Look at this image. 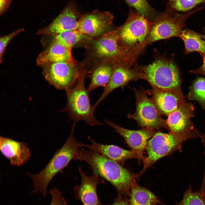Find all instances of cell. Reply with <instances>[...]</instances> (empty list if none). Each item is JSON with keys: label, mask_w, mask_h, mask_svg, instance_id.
I'll use <instances>...</instances> for the list:
<instances>
[{"label": "cell", "mask_w": 205, "mask_h": 205, "mask_svg": "<svg viewBox=\"0 0 205 205\" xmlns=\"http://www.w3.org/2000/svg\"><path fill=\"white\" fill-rule=\"evenodd\" d=\"M74 159L87 163L93 173L114 186L118 196L129 197L136 176L118 163L93 150L82 147L79 149Z\"/></svg>", "instance_id": "1"}, {"label": "cell", "mask_w": 205, "mask_h": 205, "mask_svg": "<svg viewBox=\"0 0 205 205\" xmlns=\"http://www.w3.org/2000/svg\"><path fill=\"white\" fill-rule=\"evenodd\" d=\"M152 22L129 7L125 22L118 28V42L133 64L146 47Z\"/></svg>", "instance_id": "2"}, {"label": "cell", "mask_w": 205, "mask_h": 205, "mask_svg": "<svg viewBox=\"0 0 205 205\" xmlns=\"http://www.w3.org/2000/svg\"><path fill=\"white\" fill-rule=\"evenodd\" d=\"M75 125L73 124L70 133L63 146L55 153L50 161L40 172L28 174L32 179L34 189L32 193L40 192L44 196L47 192V188L53 177L74 159L80 147L74 136Z\"/></svg>", "instance_id": "3"}, {"label": "cell", "mask_w": 205, "mask_h": 205, "mask_svg": "<svg viewBox=\"0 0 205 205\" xmlns=\"http://www.w3.org/2000/svg\"><path fill=\"white\" fill-rule=\"evenodd\" d=\"M200 136L196 129L181 133H155L147 142L145 149L147 155L143 161L144 167L136 176L139 178L158 160L173 151L180 150L182 144L187 140Z\"/></svg>", "instance_id": "4"}, {"label": "cell", "mask_w": 205, "mask_h": 205, "mask_svg": "<svg viewBox=\"0 0 205 205\" xmlns=\"http://www.w3.org/2000/svg\"><path fill=\"white\" fill-rule=\"evenodd\" d=\"M135 68L152 87L182 92L178 69L171 60L159 57L150 64L137 66Z\"/></svg>", "instance_id": "5"}, {"label": "cell", "mask_w": 205, "mask_h": 205, "mask_svg": "<svg viewBox=\"0 0 205 205\" xmlns=\"http://www.w3.org/2000/svg\"><path fill=\"white\" fill-rule=\"evenodd\" d=\"M84 81L85 75L80 74L75 86L65 90L67 101L63 110L68 112L73 124L83 120L92 126L102 125L95 117V109L90 103L89 93L85 88Z\"/></svg>", "instance_id": "6"}, {"label": "cell", "mask_w": 205, "mask_h": 205, "mask_svg": "<svg viewBox=\"0 0 205 205\" xmlns=\"http://www.w3.org/2000/svg\"><path fill=\"white\" fill-rule=\"evenodd\" d=\"M201 9L198 8L186 13L180 14L167 6L165 10L161 12L152 22L145 42L146 47L159 40L179 37L185 26L187 19Z\"/></svg>", "instance_id": "7"}, {"label": "cell", "mask_w": 205, "mask_h": 205, "mask_svg": "<svg viewBox=\"0 0 205 205\" xmlns=\"http://www.w3.org/2000/svg\"><path fill=\"white\" fill-rule=\"evenodd\" d=\"M133 91L136 99V110L128 117L144 128L153 130L167 127L166 121L162 118L151 99L148 97L144 90L134 89Z\"/></svg>", "instance_id": "8"}, {"label": "cell", "mask_w": 205, "mask_h": 205, "mask_svg": "<svg viewBox=\"0 0 205 205\" xmlns=\"http://www.w3.org/2000/svg\"><path fill=\"white\" fill-rule=\"evenodd\" d=\"M93 52L96 58L111 61L116 66L124 65L130 67L132 64L118 42L117 29L106 33L96 40Z\"/></svg>", "instance_id": "9"}, {"label": "cell", "mask_w": 205, "mask_h": 205, "mask_svg": "<svg viewBox=\"0 0 205 205\" xmlns=\"http://www.w3.org/2000/svg\"><path fill=\"white\" fill-rule=\"evenodd\" d=\"M43 75L47 81L58 89L72 88L77 84L80 75L72 65L58 62L44 66Z\"/></svg>", "instance_id": "10"}, {"label": "cell", "mask_w": 205, "mask_h": 205, "mask_svg": "<svg viewBox=\"0 0 205 205\" xmlns=\"http://www.w3.org/2000/svg\"><path fill=\"white\" fill-rule=\"evenodd\" d=\"M113 18L110 12L95 10L81 17L77 30L88 36H99L106 33L112 27Z\"/></svg>", "instance_id": "11"}, {"label": "cell", "mask_w": 205, "mask_h": 205, "mask_svg": "<svg viewBox=\"0 0 205 205\" xmlns=\"http://www.w3.org/2000/svg\"><path fill=\"white\" fill-rule=\"evenodd\" d=\"M73 2L67 5L62 12L47 27L40 30L38 34L54 36L79 28L80 13Z\"/></svg>", "instance_id": "12"}, {"label": "cell", "mask_w": 205, "mask_h": 205, "mask_svg": "<svg viewBox=\"0 0 205 205\" xmlns=\"http://www.w3.org/2000/svg\"><path fill=\"white\" fill-rule=\"evenodd\" d=\"M79 171L81 182L74 187L75 198L83 205H104L99 199L97 188L98 184L104 182V180L94 173L91 176L87 175L80 167Z\"/></svg>", "instance_id": "13"}, {"label": "cell", "mask_w": 205, "mask_h": 205, "mask_svg": "<svg viewBox=\"0 0 205 205\" xmlns=\"http://www.w3.org/2000/svg\"><path fill=\"white\" fill-rule=\"evenodd\" d=\"M194 114V107L191 103L185 101L182 102L168 116L166 122L170 132L178 134L194 129L191 118Z\"/></svg>", "instance_id": "14"}, {"label": "cell", "mask_w": 205, "mask_h": 205, "mask_svg": "<svg viewBox=\"0 0 205 205\" xmlns=\"http://www.w3.org/2000/svg\"><path fill=\"white\" fill-rule=\"evenodd\" d=\"M88 139L90 142V144H80V146L87 148L119 163L129 159L136 158L143 161L145 159V157L142 153L132 150H125L114 145L99 144L90 137H88Z\"/></svg>", "instance_id": "15"}, {"label": "cell", "mask_w": 205, "mask_h": 205, "mask_svg": "<svg viewBox=\"0 0 205 205\" xmlns=\"http://www.w3.org/2000/svg\"><path fill=\"white\" fill-rule=\"evenodd\" d=\"M151 99L160 114L168 116L185 101L182 92L152 87Z\"/></svg>", "instance_id": "16"}, {"label": "cell", "mask_w": 205, "mask_h": 205, "mask_svg": "<svg viewBox=\"0 0 205 205\" xmlns=\"http://www.w3.org/2000/svg\"><path fill=\"white\" fill-rule=\"evenodd\" d=\"M143 79L141 74L135 68L132 69L124 65L115 66L110 80L100 97L93 105L95 109L99 104L111 92L122 87L132 80Z\"/></svg>", "instance_id": "17"}, {"label": "cell", "mask_w": 205, "mask_h": 205, "mask_svg": "<svg viewBox=\"0 0 205 205\" xmlns=\"http://www.w3.org/2000/svg\"><path fill=\"white\" fill-rule=\"evenodd\" d=\"M0 149L13 166H19L25 164L31 156L27 144L3 136L0 137Z\"/></svg>", "instance_id": "18"}, {"label": "cell", "mask_w": 205, "mask_h": 205, "mask_svg": "<svg viewBox=\"0 0 205 205\" xmlns=\"http://www.w3.org/2000/svg\"><path fill=\"white\" fill-rule=\"evenodd\" d=\"M104 121L124 138L132 150L141 153L145 149L148 140L155 133L153 129L144 128L132 130L121 127L106 119H104Z\"/></svg>", "instance_id": "19"}, {"label": "cell", "mask_w": 205, "mask_h": 205, "mask_svg": "<svg viewBox=\"0 0 205 205\" xmlns=\"http://www.w3.org/2000/svg\"><path fill=\"white\" fill-rule=\"evenodd\" d=\"M71 49L53 40L48 48L39 55L37 58V64L43 67L58 62H66L72 65L73 60Z\"/></svg>", "instance_id": "20"}, {"label": "cell", "mask_w": 205, "mask_h": 205, "mask_svg": "<svg viewBox=\"0 0 205 205\" xmlns=\"http://www.w3.org/2000/svg\"><path fill=\"white\" fill-rule=\"evenodd\" d=\"M129 199L130 205H158L163 204L154 194L148 189L133 183Z\"/></svg>", "instance_id": "21"}, {"label": "cell", "mask_w": 205, "mask_h": 205, "mask_svg": "<svg viewBox=\"0 0 205 205\" xmlns=\"http://www.w3.org/2000/svg\"><path fill=\"white\" fill-rule=\"evenodd\" d=\"M115 66L112 64H104L95 69L91 75L90 83L87 89L88 92L89 93L99 87H105L110 80Z\"/></svg>", "instance_id": "22"}, {"label": "cell", "mask_w": 205, "mask_h": 205, "mask_svg": "<svg viewBox=\"0 0 205 205\" xmlns=\"http://www.w3.org/2000/svg\"><path fill=\"white\" fill-rule=\"evenodd\" d=\"M179 37L184 42L186 54L197 51L202 57L205 56V40L201 38L198 33L186 29L182 31Z\"/></svg>", "instance_id": "23"}, {"label": "cell", "mask_w": 205, "mask_h": 205, "mask_svg": "<svg viewBox=\"0 0 205 205\" xmlns=\"http://www.w3.org/2000/svg\"><path fill=\"white\" fill-rule=\"evenodd\" d=\"M187 97L190 100L197 101L205 109V78L200 77L194 81L189 88Z\"/></svg>", "instance_id": "24"}, {"label": "cell", "mask_w": 205, "mask_h": 205, "mask_svg": "<svg viewBox=\"0 0 205 205\" xmlns=\"http://www.w3.org/2000/svg\"><path fill=\"white\" fill-rule=\"evenodd\" d=\"M129 5L152 22L161 12L153 8L147 0H124Z\"/></svg>", "instance_id": "25"}, {"label": "cell", "mask_w": 205, "mask_h": 205, "mask_svg": "<svg viewBox=\"0 0 205 205\" xmlns=\"http://www.w3.org/2000/svg\"><path fill=\"white\" fill-rule=\"evenodd\" d=\"M55 36L53 40L58 42L68 48H72L74 46L88 36L76 30L63 32Z\"/></svg>", "instance_id": "26"}, {"label": "cell", "mask_w": 205, "mask_h": 205, "mask_svg": "<svg viewBox=\"0 0 205 205\" xmlns=\"http://www.w3.org/2000/svg\"><path fill=\"white\" fill-rule=\"evenodd\" d=\"M176 205H205V196L202 197L200 192H193L191 185L184 193L182 200Z\"/></svg>", "instance_id": "27"}, {"label": "cell", "mask_w": 205, "mask_h": 205, "mask_svg": "<svg viewBox=\"0 0 205 205\" xmlns=\"http://www.w3.org/2000/svg\"><path fill=\"white\" fill-rule=\"evenodd\" d=\"M203 3L205 0H169L167 6L176 11L184 12Z\"/></svg>", "instance_id": "28"}, {"label": "cell", "mask_w": 205, "mask_h": 205, "mask_svg": "<svg viewBox=\"0 0 205 205\" xmlns=\"http://www.w3.org/2000/svg\"><path fill=\"white\" fill-rule=\"evenodd\" d=\"M23 28L16 30L0 38V60L1 63L5 49L9 42L15 36L22 32Z\"/></svg>", "instance_id": "29"}, {"label": "cell", "mask_w": 205, "mask_h": 205, "mask_svg": "<svg viewBox=\"0 0 205 205\" xmlns=\"http://www.w3.org/2000/svg\"><path fill=\"white\" fill-rule=\"evenodd\" d=\"M50 193L52 198L50 205H67V202L61 192L56 188L51 189Z\"/></svg>", "instance_id": "30"}, {"label": "cell", "mask_w": 205, "mask_h": 205, "mask_svg": "<svg viewBox=\"0 0 205 205\" xmlns=\"http://www.w3.org/2000/svg\"><path fill=\"white\" fill-rule=\"evenodd\" d=\"M109 205H130L129 199L126 197L118 196L114 202Z\"/></svg>", "instance_id": "31"}, {"label": "cell", "mask_w": 205, "mask_h": 205, "mask_svg": "<svg viewBox=\"0 0 205 205\" xmlns=\"http://www.w3.org/2000/svg\"><path fill=\"white\" fill-rule=\"evenodd\" d=\"M202 141L205 148V133L202 137ZM200 191L201 196L202 197L205 196V168L204 176L201 183V188Z\"/></svg>", "instance_id": "32"}, {"label": "cell", "mask_w": 205, "mask_h": 205, "mask_svg": "<svg viewBox=\"0 0 205 205\" xmlns=\"http://www.w3.org/2000/svg\"><path fill=\"white\" fill-rule=\"evenodd\" d=\"M203 58V62L202 66L198 68L190 71V72L196 74H201L205 76V56Z\"/></svg>", "instance_id": "33"}, {"label": "cell", "mask_w": 205, "mask_h": 205, "mask_svg": "<svg viewBox=\"0 0 205 205\" xmlns=\"http://www.w3.org/2000/svg\"><path fill=\"white\" fill-rule=\"evenodd\" d=\"M8 0H0V9L1 13L5 9L8 4Z\"/></svg>", "instance_id": "34"}, {"label": "cell", "mask_w": 205, "mask_h": 205, "mask_svg": "<svg viewBox=\"0 0 205 205\" xmlns=\"http://www.w3.org/2000/svg\"><path fill=\"white\" fill-rule=\"evenodd\" d=\"M198 34L199 36L202 39L205 40V35L202 34L198 33Z\"/></svg>", "instance_id": "35"}]
</instances>
